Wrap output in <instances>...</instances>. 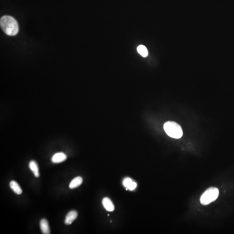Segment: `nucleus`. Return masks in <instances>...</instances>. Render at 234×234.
<instances>
[{
	"mask_svg": "<svg viewBox=\"0 0 234 234\" xmlns=\"http://www.w3.org/2000/svg\"><path fill=\"white\" fill-rule=\"evenodd\" d=\"M0 25L3 31L8 36H15L18 33V24L12 17L3 16L0 20Z\"/></svg>",
	"mask_w": 234,
	"mask_h": 234,
	"instance_id": "1",
	"label": "nucleus"
},
{
	"mask_svg": "<svg viewBox=\"0 0 234 234\" xmlns=\"http://www.w3.org/2000/svg\"><path fill=\"white\" fill-rule=\"evenodd\" d=\"M163 129L168 136L174 139H180L183 134L181 126L175 122H166L163 125Z\"/></svg>",
	"mask_w": 234,
	"mask_h": 234,
	"instance_id": "2",
	"label": "nucleus"
},
{
	"mask_svg": "<svg viewBox=\"0 0 234 234\" xmlns=\"http://www.w3.org/2000/svg\"><path fill=\"white\" fill-rule=\"evenodd\" d=\"M219 189L216 187H211L207 189L200 198V202L202 205H207L215 201L218 197Z\"/></svg>",
	"mask_w": 234,
	"mask_h": 234,
	"instance_id": "3",
	"label": "nucleus"
},
{
	"mask_svg": "<svg viewBox=\"0 0 234 234\" xmlns=\"http://www.w3.org/2000/svg\"><path fill=\"white\" fill-rule=\"evenodd\" d=\"M67 159L66 154L62 152L56 153L53 155L51 159V161L53 163H59L64 162Z\"/></svg>",
	"mask_w": 234,
	"mask_h": 234,
	"instance_id": "4",
	"label": "nucleus"
},
{
	"mask_svg": "<svg viewBox=\"0 0 234 234\" xmlns=\"http://www.w3.org/2000/svg\"><path fill=\"white\" fill-rule=\"evenodd\" d=\"M78 216V212L75 210H72L67 214L65 220V223L66 225H71Z\"/></svg>",
	"mask_w": 234,
	"mask_h": 234,
	"instance_id": "5",
	"label": "nucleus"
},
{
	"mask_svg": "<svg viewBox=\"0 0 234 234\" xmlns=\"http://www.w3.org/2000/svg\"><path fill=\"white\" fill-rule=\"evenodd\" d=\"M103 206L104 207L105 209L108 211L112 212L115 209V206L112 200L108 197H105L103 199Z\"/></svg>",
	"mask_w": 234,
	"mask_h": 234,
	"instance_id": "6",
	"label": "nucleus"
},
{
	"mask_svg": "<svg viewBox=\"0 0 234 234\" xmlns=\"http://www.w3.org/2000/svg\"><path fill=\"white\" fill-rule=\"evenodd\" d=\"M40 228L42 233L49 234L50 233L49 223L47 220L45 219H42L40 222Z\"/></svg>",
	"mask_w": 234,
	"mask_h": 234,
	"instance_id": "7",
	"label": "nucleus"
},
{
	"mask_svg": "<svg viewBox=\"0 0 234 234\" xmlns=\"http://www.w3.org/2000/svg\"><path fill=\"white\" fill-rule=\"evenodd\" d=\"M29 167L31 171L34 173V176L36 177H39L40 176V173L39 167L37 162L34 160H31L29 163Z\"/></svg>",
	"mask_w": 234,
	"mask_h": 234,
	"instance_id": "8",
	"label": "nucleus"
},
{
	"mask_svg": "<svg viewBox=\"0 0 234 234\" xmlns=\"http://www.w3.org/2000/svg\"><path fill=\"white\" fill-rule=\"evenodd\" d=\"M83 182V179L81 176H77L75 177L70 182L69 184V187L71 189L77 188L80 186Z\"/></svg>",
	"mask_w": 234,
	"mask_h": 234,
	"instance_id": "9",
	"label": "nucleus"
},
{
	"mask_svg": "<svg viewBox=\"0 0 234 234\" xmlns=\"http://www.w3.org/2000/svg\"><path fill=\"white\" fill-rule=\"evenodd\" d=\"M10 188L17 195H21L22 193V189L21 186L16 181H11L10 183Z\"/></svg>",
	"mask_w": 234,
	"mask_h": 234,
	"instance_id": "10",
	"label": "nucleus"
},
{
	"mask_svg": "<svg viewBox=\"0 0 234 234\" xmlns=\"http://www.w3.org/2000/svg\"><path fill=\"white\" fill-rule=\"evenodd\" d=\"M123 185L124 186L128 188V189H129L131 190H134L137 186L136 182H133L132 179L129 178H127L124 179Z\"/></svg>",
	"mask_w": 234,
	"mask_h": 234,
	"instance_id": "11",
	"label": "nucleus"
},
{
	"mask_svg": "<svg viewBox=\"0 0 234 234\" xmlns=\"http://www.w3.org/2000/svg\"><path fill=\"white\" fill-rule=\"evenodd\" d=\"M137 50L140 55L143 57H146L148 55V51L146 47L143 45H140L137 48Z\"/></svg>",
	"mask_w": 234,
	"mask_h": 234,
	"instance_id": "12",
	"label": "nucleus"
}]
</instances>
